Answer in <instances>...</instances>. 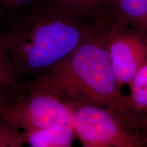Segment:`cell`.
Segmentation results:
<instances>
[{
  "label": "cell",
  "instance_id": "obj_12",
  "mask_svg": "<svg viewBox=\"0 0 147 147\" xmlns=\"http://www.w3.org/2000/svg\"><path fill=\"white\" fill-rule=\"evenodd\" d=\"M23 87L19 84H7L0 82V117L21 95Z\"/></svg>",
  "mask_w": 147,
  "mask_h": 147
},
{
  "label": "cell",
  "instance_id": "obj_14",
  "mask_svg": "<svg viewBox=\"0 0 147 147\" xmlns=\"http://www.w3.org/2000/svg\"><path fill=\"white\" fill-rule=\"evenodd\" d=\"M135 124L142 141V147H147V115L136 119Z\"/></svg>",
  "mask_w": 147,
  "mask_h": 147
},
{
  "label": "cell",
  "instance_id": "obj_4",
  "mask_svg": "<svg viewBox=\"0 0 147 147\" xmlns=\"http://www.w3.org/2000/svg\"><path fill=\"white\" fill-rule=\"evenodd\" d=\"M1 118L21 131L71 125L72 110L55 95L29 82Z\"/></svg>",
  "mask_w": 147,
  "mask_h": 147
},
{
  "label": "cell",
  "instance_id": "obj_8",
  "mask_svg": "<svg viewBox=\"0 0 147 147\" xmlns=\"http://www.w3.org/2000/svg\"><path fill=\"white\" fill-rule=\"evenodd\" d=\"M23 134L25 144L29 147H73L76 138L71 125L25 131Z\"/></svg>",
  "mask_w": 147,
  "mask_h": 147
},
{
  "label": "cell",
  "instance_id": "obj_13",
  "mask_svg": "<svg viewBox=\"0 0 147 147\" xmlns=\"http://www.w3.org/2000/svg\"><path fill=\"white\" fill-rule=\"evenodd\" d=\"M38 0H0L3 14L8 13L11 16L27 5Z\"/></svg>",
  "mask_w": 147,
  "mask_h": 147
},
{
  "label": "cell",
  "instance_id": "obj_2",
  "mask_svg": "<svg viewBox=\"0 0 147 147\" xmlns=\"http://www.w3.org/2000/svg\"><path fill=\"white\" fill-rule=\"evenodd\" d=\"M69 106H97L130 119L127 94L114 74L106 27L93 25L72 52L30 82Z\"/></svg>",
  "mask_w": 147,
  "mask_h": 147
},
{
  "label": "cell",
  "instance_id": "obj_7",
  "mask_svg": "<svg viewBox=\"0 0 147 147\" xmlns=\"http://www.w3.org/2000/svg\"><path fill=\"white\" fill-rule=\"evenodd\" d=\"M66 12L88 23L107 26L113 21L107 0H53Z\"/></svg>",
  "mask_w": 147,
  "mask_h": 147
},
{
  "label": "cell",
  "instance_id": "obj_1",
  "mask_svg": "<svg viewBox=\"0 0 147 147\" xmlns=\"http://www.w3.org/2000/svg\"><path fill=\"white\" fill-rule=\"evenodd\" d=\"M10 16L2 34L17 78L43 74L72 52L94 25L53 0H38Z\"/></svg>",
  "mask_w": 147,
  "mask_h": 147
},
{
  "label": "cell",
  "instance_id": "obj_5",
  "mask_svg": "<svg viewBox=\"0 0 147 147\" xmlns=\"http://www.w3.org/2000/svg\"><path fill=\"white\" fill-rule=\"evenodd\" d=\"M106 27L108 57L121 87L128 86L147 62V40L132 27L113 20Z\"/></svg>",
  "mask_w": 147,
  "mask_h": 147
},
{
  "label": "cell",
  "instance_id": "obj_9",
  "mask_svg": "<svg viewBox=\"0 0 147 147\" xmlns=\"http://www.w3.org/2000/svg\"><path fill=\"white\" fill-rule=\"evenodd\" d=\"M127 106L134 121L147 115V62L138 71L128 85Z\"/></svg>",
  "mask_w": 147,
  "mask_h": 147
},
{
  "label": "cell",
  "instance_id": "obj_15",
  "mask_svg": "<svg viewBox=\"0 0 147 147\" xmlns=\"http://www.w3.org/2000/svg\"><path fill=\"white\" fill-rule=\"evenodd\" d=\"M3 16H4V14H3V10L1 6V3H0V21H1V20L3 18Z\"/></svg>",
  "mask_w": 147,
  "mask_h": 147
},
{
  "label": "cell",
  "instance_id": "obj_11",
  "mask_svg": "<svg viewBox=\"0 0 147 147\" xmlns=\"http://www.w3.org/2000/svg\"><path fill=\"white\" fill-rule=\"evenodd\" d=\"M23 131L0 117V147H23Z\"/></svg>",
  "mask_w": 147,
  "mask_h": 147
},
{
  "label": "cell",
  "instance_id": "obj_3",
  "mask_svg": "<svg viewBox=\"0 0 147 147\" xmlns=\"http://www.w3.org/2000/svg\"><path fill=\"white\" fill-rule=\"evenodd\" d=\"M71 110V125L81 147H142L135 127L113 110L91 105Z\"/></svg>",
  "mask_w": 147,
  "mask_h": 147
},
{
  "label": "cell",
  "instance_id": "obj_10",
  "mask_svg": "<svg viewBox=\"0 0 147 147\" xmlns=\"http://www.w3.org/2000/svg\"><path fill=\"white\" fill-rule=\"evenodd\" d=\"M0 82L7 84L18 83L2 33H0Z\"/></svg>",
  "mask_w": 147,
  "mask_h": 147
},
{
  "label": "cell",
  "instance_id": "obj_6",
  "mask_svg": "<svg viewBox=\"0 0 147 147\" xmlns=\"http://www.w3.org/2000/svg\"><path fill=\"white\" fill-rule=\"evenodd\" d=\"M113 20L132 27L147 40V0H107Z\"/></svg>",
  "mask_w": 147,
  "mask_h": 147
}]
</instances>
